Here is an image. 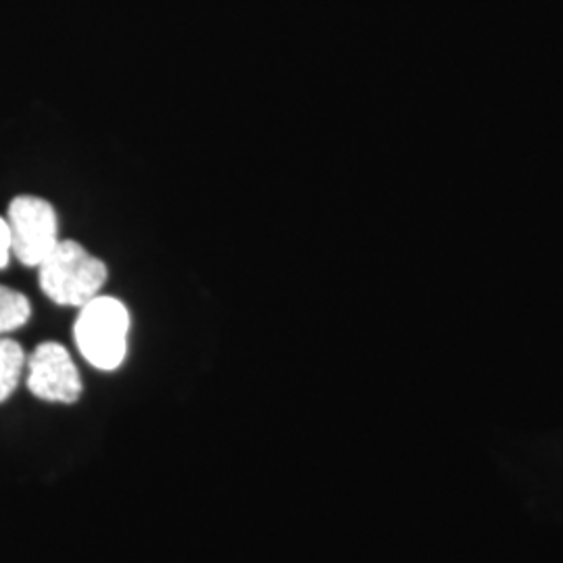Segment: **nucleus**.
Wrapping results in <instances>:
<instances>
[{
	"label": "nucleus",
	"mask_w": 563,
	"mask_h": 563,
	"mask_svg": "<svg viewBox=\"0 0 563 563\" xmlns=\"http://www.w3.org/2000/svg\"><path fill=\"white\" fill-rule=\"evenodd\" d=\"M42 292L63 307H84L99 297L107 282V265L80 242L59 241L38 265Z\"/></svg>",
	"instance_id": "f257e3e1"
},
{
	"label": "nucleus",
	"mask_w": 563,
	"mask_h": 563,
	"mask_svg": "<svg viewBox=\"0 0 563 563\" xmlns=\"http://www.w3.org/2000/svg\"><path fill=\"white\" fill-rule=\"evenodd\" d=\"M130 313L113 297H95L80 307L74 339L81 357L101 372L118 369L128 355Z\"/></svg>",
	"instance_id": "f03ea898"
},
{
	"label": "nucleus",
	"mask_w": 563,
	"mask_h": 563,
	"mask_svg": "<svg viewBox=\"0 0 563 563\" xmlns=\"http://www.w3.org/2000/svg\"><path fill=\"white\" fill-rule=\"evenodd\" d=\"M7 223L11 230L13 255L27 267H38L59 244V220L55 207L41 197H15Z\"/></svg>",
	"instance_id": "7ed1b4c3"
},
{
	"label": "nucleus",
	"mask_w": 563,
	"mask_h": 563,
	"mask_svg": "<svg viewBox=\"0 0 563 563\" xmlns=\"http://www.w3.org/2000/svg\"><path fill=\"white\" fill-rule=\"evenodd\" d=\"M25 380L34 397L48 402H76L81 395V378L69 351L59 342H42L27 357Z\"/></svg>",
	"instance_id": "20e7f679"
},
{
	"label": "nucleus",
	"mask_w": 563,
	"mask_h": 563,
	"mask_svg": "<svg viewBox=\"0 0 563 563\" xmlns=\"http://www.w3.org/2000/svg\"><path fill=\"white\" fill-rule=\"evenodd\" d=\"M27 357L20 342L0 336V402L7 401L20 386Z\"/></svg>",
	"instance_id": "39448f33"
},
{
	"label": "nucleus",
	"mask_w": 563,
	"mask_h": 563,
	"mask_svg": "<svg viewBox=\"0 0 563 563\" xmlns=\"http://www.w3.org/2000/svg\"><path fill=\"white\" fill-rule=\"evenodd\" d=\"M32 316V305L20 290L0 284V336L25 325Z\"/></svg>",
	"instance_id": "423d86ee"
},
{
	"label": "nucleus",
	"mask_w": 563,
	"mask_h": 563,
	"mask_svg": "<svg viewBox=\"0 0 563 563\" xmlns=\"http://www.w3.org/2000/svg\"><path fill=\"white\" fill-rule=\"evenodd\" d=\"M13 255V244H11V230L7 218H0V269L7 267Z\"/></svg>",
	"instance_id": "0eeeda50"
}]
</instances>
